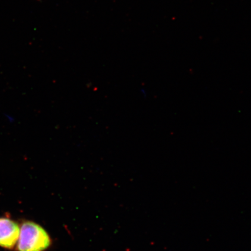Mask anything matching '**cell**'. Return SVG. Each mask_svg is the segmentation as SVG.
I'll return each instance as SVG.
<instances>
[{
  "label": "cell",
  "mask_w": 251,
  "mask_h": 251,
  "mask_svg": "<svg viewBox=\"0 0 251 251\" xmlns=\"http://www.w3.org/2000/svg\"><path fill=\"white\" fill-rule=\"evenodd\" d=\"M5 117L6 119H7V121L9 122V123H14L15 122V118L12 117V116L8 114H5Z\"/></svg>",
  "instance_id": "3"
},
{
  "label": "cell",
  "mask_w": 251,
  "mask_h": 251,
  "mask_svg": "<svg viewBox=\"0 0 251 251\" xmlns=\"http://www.w3.org/2000/svg\"><path fill=\"white\" fill-rule=\"evenodd\" d=\"M20 234L18 223L8 218H0V247L13 249L17 246Z\"/></svg>",
  "instance_id": "2"
},
{
  "label": "cell",
  "mask_w": 251,
  "mask_h": 251,
  "mask_svg": "<svg viewBox=\"0 0 251 251\" xmlns=\"http://www.w3.org/2000/svg\"><path fill=\"white\" fill-rule=\"evenodd\" d=\"M51 244V237L42 226L31 221L22 224L17 244L18 251H45Z\"/></svg>",
  "instance_id": "1"
}]
</instances>
